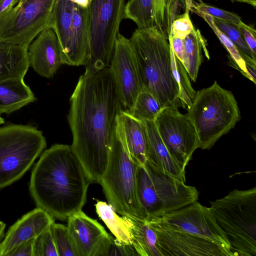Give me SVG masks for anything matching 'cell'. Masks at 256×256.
<instances>
[{"instance_id":"1","label":"cell","mask_w":256,"mask_h":256,"mask_svg":"<svg viewBox=\"0 0 256 256\" xmlns=\"http://www.w3.org/2000/svg\"><path fill=\"white\" fill-rule=\"evenodd\" d=\"M109 68L80 76L70 98L71 148L90 184L100 183L106 168L112 128L122 110Z\"/></svg>"},{"instance_id":"2","label":"cell","mask_w":256,"mask_h":256,"mask_svg":"<svg viewBox=\"0 0 256 256\" xmlns=\"http://www.w3.org/2000/svg\"><path fill=\"white\" fill-rule=\"evenodd\" d=\"M90 184L70 146L55 144L34 165L29 191L37 207L64 220L82 210Z\"/></svg>"},{"instance_id":"3","label":"cell","mask_w":256,"mask_h":256,"mask_svg":"<svg viewBox=\"0 0 256 256\" xmlns=\"http://www.w3.org/2000/svg\"><path fill=\"white\" fill-rule=\"evenodd\" d=\"M129 40L142 90L153 94L162 108H183L172 70L168 39L156 28H138Z\"/></svg>"},{"instance_id":"4","label":"cell","mask_w":256,"mask_h":256,"mask_svg":"<svg viewBox=\"0 0 256 256\" xmlns=\"http://www.w3.org/2000/svg\"><path fill=\"white\" fill-rule=\"evenodd\" d=\"M118 114L112 130L107 166L99 184L116 212L146 218L136 194L137 164L129 153Z\"/></svg>"},{"instance_id":"5","label":"cell","mask_w":256,"mask_h":256,"mask_svg":"<svg viewBox=\"0 0 256 256\" xmlns=\"http://www.w3.org/2000/svg\"><path fill=\"white\" fill-rule=\"evenodd\" d=\"M187 115L194 128L202 150L210 149L240 119L233 94L222 88L216 81L196 92Z\"/></svg>"},{"instance_id":"6","label":"cell","mask_w":256,"mask_h":256,"mask_svg":"<svg viewBox=\"0 0 256 256\" xmlns=\"http://www.w3.org/2000/svg\"><path fill=\"white\" fill-rule=\"evenodd\" d=\"M210 203L234 256H256V186L246 190L235 189Z\"/></svg>"},{"instance_id":"7","label":"cell","mask_w":256,"mask_h":256,"mask_svg":"<svg viewBox=\"0 0 256 256\" xmlns=\"http://www.w3.org/2000/svg\"><path fill=\"white\" fill-rule=\"evenodd\" d=\"M136 194L146 218L162 217L197 201L192 186L156 168L146 161L136 170Z\"/></svg>"},{"instance_id":"8","label":"cell","mask_w":256,"mask_h":256,"mask_svg":"<svg viewBox=\"0 0 256 256\" xmlns=\"http://www.w3.org/2000/svg\"><path fill=\"white\" fill-rule=\"evenodd\" d=\"M42 131L30 125L0 128V190L20 179L46 147Z\"/></svg>"},{"instance_id":"9","label":"cell","mask_w":256,"mask_h":256,"mask_svg":"<svg viewBox=\"0 0 256 256\" xmlns=\"http://www.w3.org/2000/svg\"><path fill=\"white\" fill-rule=\"evenodd\" d=\"M124 6L125 0H90L88 55L84 76L109 68Z\"/></svg>"},{"instance_id":"10","label":"cell","mask_w":256,"mask_h":256,"mask_svg":"<svg viewBox=\"0 0 256 256\" xmlns=\"http://www.w3.org/2000/svg\"><path fill=\"white\" fill-rule=\"evenodd\" d=\"M58 0H18L0 16V40L26 48L44 30L50 28Z\"/></svg>"},{"instance_id":"11","label":"cell","mask_w":256,"mask_h":256,"mask_svg":"<svg viewBox=\"0 0 256 256\" xmlns=\"http://www.w3.org/2000/svg\"><path fill=\"white\" fill-rule=\"evenodd\" d=\"M154 122L170 153L186 168L194 152L199 148L196 132L187 114H182L176 108L164 107Z\"/></svg>"},{"instance_id":"12","label":"cell","mask_w":256,"mask_h":256,"mask_svg":"<svg viewBox=\"0 0 256 256\" xmlns=\"http://www.w3.org/2000/svg\"><path fill=\"white\" fill-rule=\"evenodd\" d=\"M147 218L156 232L162 256H232L212 241L166 224L160 217Z\"/></svg>"},{"instance_id":"13","label":"cell","mask_w":256,"mask_h":256,"mask_svg":"<svg viewBox=\"0 0 256 256\" xmlns=\"http://www.w3.org/2000/svg\"><path fill=\"white\" fill-rule=\"evenodd\" d=\"M109 68L122 106L131 112L142 86L130 40L120 32L115 40Z\"/></svg>"},{"instance_id":"14","label":"cell","mask_w":256,"mask_h":256,"mask_svg":"<svg viewBox=\"0 0 256 256\" xmlns=\"http://www.w3.org/2000/svg\"><path fill=\"white\" fill-rule=\"evenodd\" d=\"M186 0H128L124 19L140 28H154L168 39L174 20L186 10Z\"/></svg>"},{"instance_id":"15","label":"cell","mask_w":256,"mask_h":256,"mask_svg":"<svg viewBox=\"0 0 256 256\" xmlns=\"http://www.w3.org/2000/svg\"><path fill=\"white\" fill-rule=\"evenodd\" d=\"M160 218L166 224L212 241L234 256L226 234L218 224L210 208L195 201Z\"/></svg>"},{"instance_id":"16","label":"cell","mask_w":256,"mask_h":256,"mask_svg":"<svg viewBox=\"0 0 256 256\" xmlns=\"http://www.w3.org/2000/svg\"><path fill=\"white\" fill-rule=\"evenodd\" d=\"M67 228L76 256H102L110 234L82 210L70 216Z\"/></svg>"},{"instance_id":"17","label":"cell","mask_w":256,"mask_h":256,"mask_svg":"<svg viewBox=\"0 0 256 256\" xmlns=\"http://www.w3.org/2000/svg\"><path fill=\"white\" fill-rule=\"evenodd\" d=\"M30 66L40 76L50 78L63 64V58L56 36L52 28L42 31L28 48Z\"/></svg>"},{"instance_id":"18","label":"cell","mask_w":256,"mask_h":256,"mask_svg":"<svg viewBox=\"0 0 256 256\" xmlns=\"http://www.w3.org/2000/svg\"><path fill=\"white\" fill-rule=\"evenodd\" d=\"M54 222V218L40 208L24 214L10 227L0 242V256H6L19 245L38 236Z\"/></svg>"},{"instance_id":"19","label":"cell","mask_w":256,"mask_h":256,"mask_svg":"<svg viewBox=\"0 0 256 256\" xmlns=\"http://www.w3.org/2000/svg\"><path fill=\"white\" fill-rule=\"evenodd\" d=\"M89 34L88 8L73 3L72 29L64 64L74 66L86 64L88 55Z\"/></svg>"},{"instance_id":"20","label":"cell","mask_w":256,"mask_h":256,"mask_svg":"<svg viewBox=\"0 0 256 256\" xmlns=\"http://www.w3.org/2000/svg\"><path fill=\"white\" fill-rule=\"evenodd\" d=\"M144 122L146 132L147 161L160 171L186 182L185 168L167 148L158 133L154 120Z\"/></svg>"},{"instance_id":"21","label":"cell","mask_w":256,"mask_h":256,"mask_svg":"<svg viewBox=\"0 0 256 256\" xmlns=\"http://www.w3.org/2000/svg\"><path fill=\"white\" fill-rule=\"evenodd\" d=\"M129 231L132 246L139 256H162L157 234L146 218L122 216Z\"/></svg>"},{"instance_id":"22","label":"cell","mask_w":256,"mask_h":256,"mask_svg":"<svg viewBox=\"0 0 256 256\" xmlns=\"http://www.w3.org/2000/svg\"><path fill=\"white\" fill-rule=\"evenodd\" d=\"M118 118L122 125L129 153L138 165L147 161L146 132L144 122L134 118L130 112L122 110Z\"/></svg>"},{"instance_id":"23","label":"cell","mask_w":256,"mask_h":256,"mask_svg":"<svg viewBox=\"0 0 256 256\" xmlns=\"http://www.w3.org/2000/svg\"><path fill=\"white\" fill-rule=\"evenodd\" d=\"M29 66L28 48L0 40V82L24 78Z\"/></svg>"},{"instance_id":"24","label":"cell","mask_w":256,"mask_h":256,"mask_svg":"<svg viewBox=\"0 0 256 256\" xmlns=\"http://www.w3.org/2000/svg\"><path fill=\"white\" fill-rule=\"evenodd\" d=\"M36 100L24 78L0 82V114H10Z\"/></svg>"},{"instance_id":"25","label":"cell","mask_w":256,"mask_h":256,"mask_svg":"<svg viewBox=\"0 0 256 256\" xmlns=\"http://www.w3.org/2000/svg\"><path fill=\"white\" fill-rule=\"evenodd\" d=\"M73 3L69 0H58L50 20V28L53 29L56 36L63 60L66 54L70 40Z\"/></svg>"},{"instance_id":"26","label":"cell","mask_w":256,"mask_h":256,"mask_svg":"<svg viewBox=\"0 0 256 256\" xmlns=\"http://www.w3.org/2000/svg\"><path fill=\"white\" fill-rule=\"evenodd\" d=\"M184 60L183 65L194 82L197 79L199 68L202 61V49L209 59L206 41L198 30L188 34L184 40Z\"/></svg>"},{"instance_id":"27","label":"cell","mask_w":256,"mask_h":256,"mask_svg":"<svg viewBox=\"0 0 256 256\" xmlns=\"http://www.w3.org/2000/svg\"><path fill=\"white\" fill-rule=\"evenodd\" d=\"M96 209L98 216L116 238L124 244L132 245L129 231L123 218L116 214L110 204L98 200Z\"/></svg>"},{"instance_id":"28","label":"cell","mask_w":256,"mask_h":256,"mask_svg":"<svg viewBox=\"0 0 256 256\" xmlns=\"http://www.w3.org/2000/svg\"><path fill=\"white\" fill-rule=\"evenodd\" d=\"M162 107L150 92L142 90L136 100L132 115L140 121L154 120Z\"/></svg>"},{"instance_id":"29","label":"cell","mask_w":256,"mask_h":256,"mask_svg":"<svg viewBox=\"0 0 256 256\" xmlns=\"http://www.w3.org/2000/svg\"><path fill=\"white\" fill-rule=\"evenodd\" d=\"M170 52L172 70L174 76L180 88V100L183 105V108H185L186 106L189 108L196 92L192 88L186 68L183 64L175 56L171 45Z\"/></svg>"},{"instance_id":"30","label":"cell","mask_w":256,"mask_h":256,"mask_svg":"<svg viewBox=\"0 0 256 256\" xmlns=\"http://www.w3.org/2000/svg\"><path fill=\"white\" fill-rule=\"evenodd\" d=\"M216 27L236 46L245 62L256 64V56L249 48L236 24L213 18Z\"/></svg>"},{"instance_id":"31","label":"cell","mask_w":256,"mask_h":256,"mask_svg":"<svg viewBox=\"0 0 256 256\" xmlns=\"http://www.w3.org/2000/svg\"><path fill=\"white\" fill-rule=\"evenodd\" d=\"M196 14L202 17L211 28L228 52L232 62H234L236 66V68L244 76L248 78L246 63L239 50L234 44L214 24L213 18L204 14L198 13Z\"/></svg>"},{"instance_id":"32","label":"cell","mask_w":256,"mask_h":256,"mask_svg":"<svg viewBox=\"0 0 256 256\" xmlns=\"http://www.w3.org/2000/svg\"><path fill=\"white\" fill-rule=\"evenodd\" d=\"M190 11L196 14H204L214 18L238 24L241 21L240 17L236 14L226 11L204 3L202 0H190Z\"/></svg>"},{"instance_id":"33","label":"cell","mask_w":256,"mask_h":256,"mask_svg":"<svg viewBox=\"0 0 256 256\" xmlns=\"http://www.w3.org/2000/svg\"><path fill=\"white\" fill-rule=\"evenodd\" d=\"M51 230L58 256H76L67 226L54 222Z\"/></svg>"},{"instance_id":"34","label":"cell","mask_w":256,"mask_h":256,"mask_svg":"<svg viewBox=\"0 0 256 256\" xmlns=\"http://www.w3.org/2000/svg\"><path fill=\"white\" fill-rule=\"evenodd\" d=\"M33 256H58L51 226L34 238Z\"/></svg>"},{"instance_id":"35","label":"cell","mask_w":256,"mask_h":256,"mask_svg":"<svg viewBox=\"0 0 256 256\" xmlns=\"http://www.w3.org/2000/svg\"><path fill=\"white\" fill-rule=\"evenodd\" d=\"M190 2L186 0L185 12L175 19L172 24L170 36L184 40L188 34H192L196 30L190 17Z\"/></svg>"},{"instance_id":"36","label":"cell","mask_w":256,"mask_h":256,"mask_svg":"<svg viewBox=\"0 0 256 256\" xmlns=\"http://www.w3.org/2000/svg\"><path fill=\"white\" fill-rule=\"evenodd\" d=\"M136 256L132 245L123 243L110 235L102 256Z\"/></svg>"},{"instance_id":"37","label":"cell","mask_w":256,"mask_h":256,"mask_svg":"<svg viewBox=\"0 0 256 256\" xmlns=\"http://www.w3.org/2000/svg\"><path fill=\"white\" fill-rule=\"evenodd\" d=\"M250 50L256 56V30L241 21L236 24Z\"/></svg>"},{"instance_id":"38","label":"cell","mask_w":256,"mask_h":256,"mask_svg":"<svg viewBox=\"0 0 256 256\" xmlns=\"http://www.w3.org/2000/svg\"><path fill=\"white\" fill-rule=\"evenodd\" d=\"M34 238L19 245L6 256H33Z\"/></svg>"},{"instance_id":"39","label":"cell","mask_w":256,"mask_h":256,"mask_svg":"<svg viewBox=\"0 0 256 256\" xmlns=\"http://www.w3.org/2000/svg\"><path fill=\"white\" fill-rule=\"evenodd\" d=\"M168 40L175 56L183 64L184 52V40L170 36Z\"/></svg>"},{"instance_id":"40","label":"cell","mask_w":256,"mask_h":256,"mask_svg":"<svg viewBox=\"0 0 256 256\" xmlns=\"http://www.w3.org/2000/svg\"><path fill=\"white\" fill-rule=\"evenodd\" d=\"M18 0H0V16L12 8Z\"/></svg>"},{"instance_id":"41","label":"cell","mask_w":256,"mask_h":256,"mask_svg":"<svg viewBox=\"0 0 256 256\" xmlns=\"http://www.w3.org/2000/svg\"><path fill=\"white\" fill-rule=\"evenodd\" d=\"M245 63L248 78L256 84V64L248 62H245Z\"/></svg>"},{"instance_id":"42","label":"cell","mask_w":256,"mask_h":256,"mask_svg":"<svg viewBox=\"0 0 256 256\" xmlns=\"http://www.w3.org/2000/svg\"><path fill=\"white\" fill-rule=\"evenodd\" d=\"M70 2L83 7L88 8L90 3V0H69Z\"/></svg>"},{"instance_id":"43","label":"cell","mask_w":256,"mask_h":256,"mask_svg":"<svg viewBox=\"0 0 256 256\" xmlns=\"http://www.w3.org/2000/svg\"><path fill=\"white\" fill-rule=\"evenodd\" d=\"M232 2H237L242 3H246L252 6L254 8L256 7V0H230Z\"/></svg>"},{"instance_id":"44","label":"cell","mask_w":256,"mask_h":256,"mask_svg":"<svg viewBox=\"0 0 256 256\" xmlns=\"http://www.w3.org/2000/svg\"><path fill=\"white\" fill-rule=\"evenodd\" d=\"M6 224L4 222L0 221V240L4 238V230Z\"/></svg>"},{"instance_id":"45","label":"cell","mask_w":256,"mask_h":256,"mask_svg":"<svg viewBox=\"0 0 256 256\" xmlns=\"http://www.w3.org/2000/svg\"><path fill=\"white\" fill-rule=\"evenodd\" d=\"M4 123V120L0 116V124H3Z\"/></svg>"}]
</instances>
